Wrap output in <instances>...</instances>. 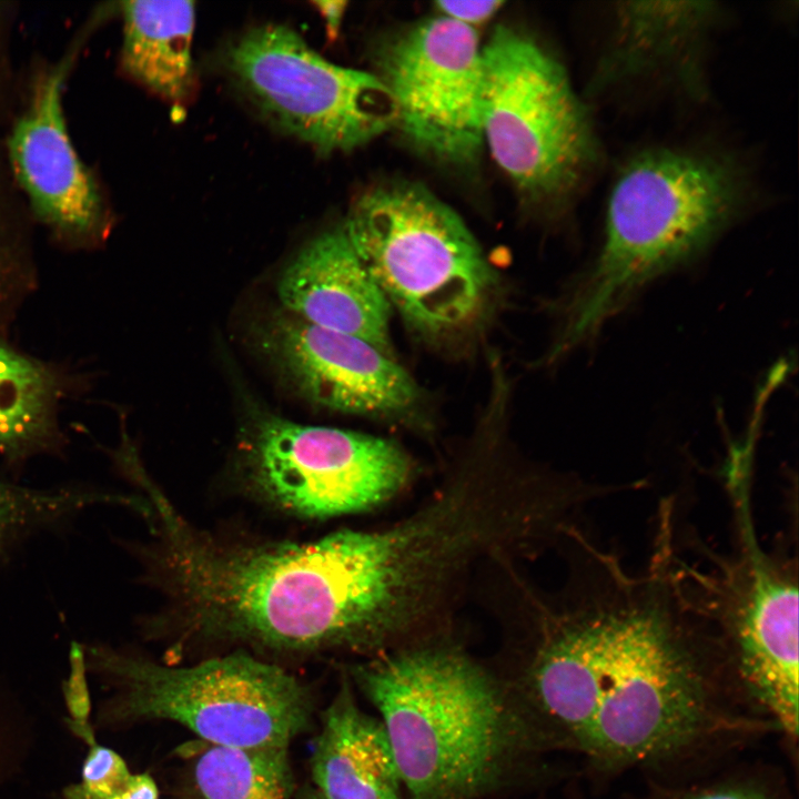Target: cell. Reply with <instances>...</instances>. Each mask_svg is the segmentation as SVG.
Here are the masks:
<instances>
[{"label": "cell", "instance_id": "obj_1", "mask_svg": "<svg viewBox=\"0 0 799 799\" xmlns=\"http://www.w3.org/2000/svg\"><path fill=\"white\" fill-rule=\"evenodd\" d=\"M581 536L574 597L542 618L527 672L534 708L603 770L670 763L748 730L719 647L663 554L633 576Z\"/></svg>", "mask_w": 799, "mask_h": 799}, {"label": "cell", "instance_id": "obj_2", "mask_svg": "<svg viewBox=\"0 0 799 799\" xmlns=\"http://www.w3.org/2000/svg\"><path fill=\"white\" fill-rule=\"evenodd\" d=\"M159 565L198 633L279 651H365L352 530L303 544L236 545L150 500Z\"/></svg>", "mask_w": 799, "mask_h": 799}, {"label": "cell", "instance_id": "obj_3", "mask_svg": "<svg viewBox=\"0 0 799 799\" xmlns=\"http://www.w3.org/2000/svg\"><path fill=\"white\" fill-rule=\"evenodd\" d=\"M352 675L386 728L408 799H486L537 746L515 697L461 649L400 648Z\"/></svg>", "mask_w": 799, "mask_h": 799}, {"label": "cell", "instance_id": "obj_4", "mask_svg": "<svg viewBox=\"0 0 799 799\" xmlns=\"http://www.w3.org/2000/svg\"><path fill=\"white\" fill-rule=\"evenodd\" d=\"M740 199L741 182L728 160L670 149L631 159L609 194L597 259L545 302L553 331L534 365L560 362L644 286L700 254L736 215Z\"/></svg>", "mask_w": 799, "mask_h": 799}, {"label": "cell", "instance_id": "obj_5", "mask_svg": "<svg viewBox=\"0 0 799 799\" xmlns=\"http://www.w3.org/2000/svg\"><path fill=\"white\" fill-rule=\"evenodd\" d=\"M343 225L416 342L452 360L486 345L508 285L451 206L415 183L383 184L356 199Z\"/></svg>", "mask_w": 799, "mask_h": 799}, {"label": "cell", "instance_id": "obj_6", "mask_svg": "<svg viewBox=\"0 0 799 799\" xmlns=\"http://www.w3.org/2000/svg\"><path fill=\"white\" fill-rule=\"evenodd\" d=\"M749 469L729 472L736 549L707 552L710 569L667 544L670 577L716 641L740 695L790 738L798 735V564L759 543L750 509Z\"/></svg>", "mask_w": 799, "mask_h": 799}, {"label": "cell", "instance_id": "obj_7", "mask_svg": "<svg viewBox=\"0 0 799 799\" xmlns=\"http://www.w3.org/2000/svg\"><path fill=\"white\" fill-rule=\"evenodd\" d=\"M88 669L117 688L109 719H166L206 744L289 747L311 727L309 689L283 668L244 653L165 666L109 647H84Z\"/></svg>", "mask_w": 799, "mask_h": 799}, {"label": "cell", "instance_id": "obj_8", "mask_svg": "<svg viewBox=\"0 0 799 799\" xmlns=\"http://www.w3.org/2000/svg\"><path fill=\"white\" fill-rule=\"evenodd\" d=\"M484 144L525 198L570 194L595 156L583 105L560 63L530 36L498 27L482 48Z\"/></svg>", "mask_w": 799, "mask_h": 799}, {"label": "cell", "instance_id": "obj_9", "mask_svg": "<svg viewBox=\"0 0 799 799\" xmlns=\"http://www.w3.org/2000/svg\"><path fill=\"white\" fill-rule=\"evenodd\" d=\"M224 67L267 120L322 153L352 151L395 125L376 74L326 60L286 26L247 29L227 47Z\"/></svg>", "mask_w": 799, "mask_h": 799}, {"label": "cell", "instance_id": "obj_10", "mask_svg": "<svg viewBox=\"0 0 799 799\" xmlns=\"http://www.w3.org/2000/svg\"><path fill=\"white\" fill-rule=\"evenodd\" d=\"M250 477L282 508L331 517L378 506L405 488L416 464L395 441L279 417L262 421L247 449Z\"/></svg>", "mask_w": 799, "mask_h": 799}, {"label": "cell", "instance_id": "obj_11", "mask_svg": "<svg viewBox=\"0 0 799 799\" xmlns=\"http://www.w3.org/2000/svg\"><path fill=\"white\" fill-rule=\"evenodd\" d=\"M475 30L442 16L395 37L380 58L395 125L437 160L467 165L484 146L483 54Z\"/></svg>", "mask_w": 799, "mask_h": 799}, {"label": "cell", "instance_id": "obj_12", "mask_svg": "<svg viewBox=\"0 0 799 799\" xmlns=\"http://www.w3.org/2000/svg\"><path fill=\"white\" fill-rule=\"evenodd\" d=\"M257 337L277 371L311 403L421 435L434 433V401L396 356L284 310L269 317Z\"/></svg>", "mask_w": 799, "mask_h": 799}, {"label": "cell", "instance_id": "obj_13", "mask_svg": "<svg viewBox=\"0 0 799 799\" xmlns=\"http://www.w3.org/2000/svg\"><path fill=\"white\" fill-rule=\"evenodd\" d=\"M75 53L72 49L38 80L29 107L11 131L8 151L37 215L58 231L85 235L101 222L102 202L63 115V84Z\"/></svg>", "mask_w": 799, "mask_h": 799}, {"label": "cell", "instance_id": "obj_14", "mask_svg": "<svg viewBox=\"0 0 799 799\" xmlns=\"http://www.w3.org/2000/svg\"><path fill=\"white\" fill-rule=\"evenodd\" d=\"M276 291L285 312L396 356L392 309L343 224L312 237L287 264Z\"/></svg>", "mask_w": 799, "mask_h": 799}, {"label": "cell", "instance_id": "obj_15", "mask_svg": "<svg viewBox=\"0 0 799 799\" xmlns=\"http://www.w3.org/2000/svg\"><path fill=\"white\" fill-rule=\"evenodd\" d=\"M310 765L314 787L327 799H403L386 728L362 710L347 681L323 712Z\"/></svg>", "mask_w": 799, "mask_h": 799}, {"label": "cell", "instance_id": "obj_16", "mask_svg": "<svg viewBox=\"0 0 799 799\" xmlns=\"http://www.w3.org/2000/svg\"><path fill=\"white\" fill-rule=\"evenodd\" d=\"M124 71L161 98L182 104L195 88L193 1L122 3Z\"/></svg>", "mask_w": 799, "mask_h": 799}, {"label": "cell", "instance_id": "obj_17", "mask_svg": "<svg viewBox=\"0 0 799 799\" xmlns=\"http://www.w3.org/2000/svg\"><path fill=\"white\" fill-rule=\"evenodd\" d=\"M712 9L709 2H623L617 8L614 45L604 59L597 81L605 85L619 77L679 59L699 37Z\"/></svg>", "mask_w": 799, "mask_h": 799}, {"label": "cell", "instance_id": "obj_18", "mask_svg": "<svg viewBox=\"0 0 799 799\" xmlns=\"http://www.w3.org/2000/svg\"><path fill=\"white\" fill-rule=\"evenodd\" d=\"M287 748L206 744L193 763L196 798L293 799L294 778Z\"/></svg>", "mask_w": 799, "mask_h": 799}, {"label": "cell", "instance_id": "obj_19", "mask_svg": "<svg viewBox=\"0 0 799 799\" xmlns=\"http://www.w3.org/2000/svg\"><path fill=\"white\" fill-rule=\"evenodd\" d=\"M53 384L45 370L0 344V451L21 455L49 432Z\"/></svg>", "mask_w": 799, "mask_h": 799}, {"label": "cell", "instance_id": "obj_20", "mask_svg": "<svg viewBox=\"0 0 799 799\" xmlns=\"http://www.w3.org/2000/svg\"><path fill=\"white\" fill-rule=\"evenodd\" d=\"M127 497L97 488H31L0 475V562L28 537L100 504Z\"/></svg>", "mask_w": 799, "mask_h": 799}, {"label": "cell", "instance_id": "obj_21", "mask_svg": "<svg viewBox=\"0 0 799 799\" xmlns=\"http://www.w3.org/2000/svg\"><path fill=\"white\" fill-rule=\"evenodd\" d=\"M69 728L89 747L79 783L63 790L64 799H113L129 783L132 773L123 758L110 748L95 741L90 725L65 718Z\"/></svg>", "mask_w": 799, "mask_h": 799}, {"label": "cell", "instance_id": "obj_22", "mask_svg": "<svg viewBox=\"0 0 799 799\" xmlns=\"http://www.w3.org/2000/svg\"><path fill=\"white\" fill-rule=\"evenodd\" d=\"M659 799H782L779 791L766 781L746 776L669 791Z\"/></svg>", "mask_w": 799, "mask_h": 799}, {"label": "cell", "instance_id": "obj_23", "mask_svg": "<svg viewBox=\"0 0 799 799\" xmlns=\"http://www.w3.org/2000/svg\"><path fill=\"white\" fill-rule=\"evenodd\" d=\"M69 661V677L62 684L65 705L71 720L87 724L91 711V700L85 676L88 668L84 646L73 641L70 648Z\"/></svg>", "mask_w": 799, "mask_h": 799}, {"label": "cell", "instance_id": "obj_24", "mask_svg": "<svg viewBox=\"0 0 799 799\" xmlns=\"http://www.w3.org/2000/svg\"><path fill=\"white\" fill-rule=\"evenodd\" d=\"M503 1H439L436 6L445 17L466 26L483 22L493 17Z\"/></svg>", "mask_w": 799, "mask_h": 799}, {"label": "cell", "instance_id": "obj_25", "mask_svg": "<svg viewBox=\"0 0 799 799\" xmlns=\"http://www.w3.org/2000/svg\"><path fill=\"white\" fill-rule=\"evenodd\" d=\"M113 799H159V790L150 775L136 773Z\"/></svg>", "mask_w": 799, "mask_h": 799}, {"label": "cell", "instance_id": "obj_26", "mask_svg": "<svg viewBox=\"0 0 799 799\" xmlns=\"http://www.w3.org/2000/svg\"><path fill=\"white\" fill-rule=\"evenodd\" d=\"M314 3L325 21L327 34L336 38L347 3L345 1H317Z\"/></svg>", "mask_w": 799, "mask_h": 799}, {"label": "cell", "instance_id": "obj_27", "mask_svg": "<svg viewBox=\"0 0 799 799\" xmlns=\"http://www.w3.org/2000/svg\"><path fill=\"white\" fill-rule=\"evenodd\" d=\"M296 799H327L315 787H306L302 789Z\"/></svg>", "mask_w": 799, "mask_h": 799}]
</instances>
